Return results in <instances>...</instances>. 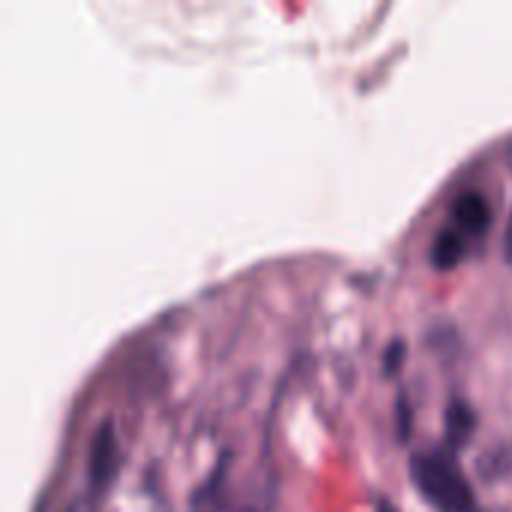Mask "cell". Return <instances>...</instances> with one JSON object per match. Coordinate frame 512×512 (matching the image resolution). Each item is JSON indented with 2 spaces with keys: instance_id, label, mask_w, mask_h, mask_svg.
<instances>
[{
  "instance_id": "obj_1",
  "label": "cell",
  "mask_w": 512,
  "mask_h": 512,
  "mask_svg": "<svg viewBox=\"0 0 512 512\" xmlns=\"http://www.w3.org/2000/svg\"><path fill=\"white\" fill-rule=\"evenodd\" d=\"M411 480L435 512H477V495L453 450H423L411 459Z\"/></svg>"
},
{
  "instance_id": "obj_2",
  "label": "cell",
  "mask_w": 512,
  "mask_h": 512,
  "mask_svg": "<svg viewBox=\"0 0 512 512\" xmlns=\"http://www.w3.org/2000/svg\"><path fill=\"white\" fill-rule=\"evenodd\" d=\"M456 231H462L471 243L483 240L492 228V204L483 192L468 189L462 195H456V201L450 204V222Z\"/></svg>"
},
{
  "instance_id": "obj_3",
  "label": "cell",
  "mask_w": 512,
  "mask_h": 512,
  "mask_svg": "<svg viewBox=\"0 0 512 512\" xmlns=\"http://www.w3.org/2000/svg\"><path fill=\"white\" fill-rule=\"evenodd\" d=\"M120 468V447H117V435H114V426L111 420H105L93 441H90V459H87V480H90V489L93 492H102L108 489V483L114 480Z\"/></svg>"
},
{
  "instance_id": "obj_4",
  "label": "cell",
  "mask_w": 512,
  "mask_h": 512,
  "mask_svg": "<svg viewBox=\"0 0 512 512\" xmlns=\"http://www.w3.org/2000/svg\"><path fill=\"white\" fill-rule=\"evenodd\" d=\"M471 246H474V243H471L462 231H456L453 225H444V228L435 234V240H432L429 261H432V267L441 270V273L456 270V267L471 255Z\"/></svg>"
},
{
  "instance_id": "obj_5",
  "label": "cell",
  "mask_w": 512,
  "mask_h": 512,
  "mask_svg": "<svg viewBox=\"0 0 512 512\" xmlns=\"http://www.w3.org/2000/svg\"><path fill=\"white\" fill-rule=\"evenodd\" d=\"M477 429V414L468 408V402H450L447 408V450H459L462 444L471 441Z\"/></svg>"
},
{
  "instance_id": "obj_6",
  "label": "cell",
  "mask_w": 512,
  "mask_h": 512,
  "mask_svg": "<svg viewBox=\"0 0 512 512\" xmlns=\"http://www.w3.org/2000/svg\"><path fill=\"white\" fill-rule=\"evenodd\" d=\"M402 354H405V345L402 342H393L390 348H387V354H384V372L387 375H396L399 372V366H402Z\"/></svg>"
},
{
  "instance_id": "obj_7",
  "label": "cell",
  "mask_w": 512,
  "mask_h": 512,
  "mask_svg": "<svg viewBox=\"0 0 512 512\" xmlns=\"http://www.w3.org/2000/svg\"><path fill=\"white\" fill-rule=\"evenodd\" d=\"M411 438V408L405 405V396H399V441Z\"/></svg>"
},
{
  "instance_id": "obj_8",
  "label": "cell",
  "mask_w": 512,
  "mask_h": 512,
  "mask_svg": "<svg viewBox=\"0 0 512 512\" xmlns=\"http://www.w3.org/2000/svg\"><path fill=\"white\" fill-rule=\"evenodd\" d=\"M378 512H399V510H396L390 501H381V504H378Z\"/></svg>"
},
{
  "instance_id": "obj_9",
  "label": "cell",
  "mask_w": 512,
  "mask_h": 512,
  "mask_svg": "<svg viewBox=\"0 0 512 512\" xmlns=\"http://www.w3.org/2000/svg\"><path fill=\"white\" fill-rule=\"evenodd\" d=\"M507 252L512 255V216H510V228H507Z\"/></svg>"
}]
</instances>
